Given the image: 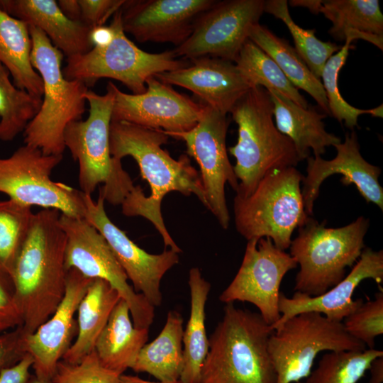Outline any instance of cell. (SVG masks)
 <instances>
[{
	"label": "cell",
	"mask_w": 383,
	"mask_h": 383,
	"mask_svg": "<svg viewBox=\"0 0 383 383\" xmlns=\"http://www.w3.org/2000/svg\"><path fill=\"white\" fill-rule=\"evenodd\" d=\"M190 60V66L154 77L192 91L204 104L226 114L252 88L233 62L211 57Z\"/></svg>",
	"instance_id": "cell-22"
},
{
	"label": "cell",
	"mask_w": 383,
	"mask_h": 383,
	"mask_svg": "<svg viewBox=\"0 0 383 383\" xmlns=\"http://www.w3.org/2000/svg\"><path fill=\"white\" fill-rule=\"evenodd\" d=\"M345 331L369 349L374 348L375 338L383 333V292L374 299L362 303L342 321Z\"/></svg>",
	"instance_id": "cell-38"
},
{
	"label": "cell",
	"mask_w": 383,
	"mask_h": 383,
	"mask_svg": "<svg viewBox=\"0 0 383 383\" xmlns=\"http://www.w3.org/2000/svg\"><path fill=\"white\" fill-rule=\"evenodd\" d=\"M264 12L283 21L292 36L294 49L314 76L321 79L327 60L341 46L334 43L322 41L316 37L314 29H304L295 23L290 16L287 0L265 1Z\"/></svg>",
	"instance_id": "cell-34"
},
{
	"label": "cell",
	"mask_w": 383,
	"mask_h": 383,
	"mask_svg": "<svg viewBox=\"0 0 383 383\" xmlns=\"http://www.w3.org/2000/svg\"><path fill=\"white\" fill-rule=\"evenodd\" d=\"M29 32L31 64L41 77L43 91L40 110L23 131V142L45 155H62L64 131L70 123L81 120L89 89L81 81L65 77L64 55L40 29L29 26Z\"/></svg>",
	"instance_id": "cell-6"
},
{
	"label": "cell",
	"mask_w": 383,
	"mask_h": 383,
	"mask_svg": "<svg viewBox=\"0 0 383 383\" xmlns=\"http://www.w3.org/2000/svg\"><path fill=\"white\" fill-rule=\"evenodd\" d=\"M62 12L70 20L82 21L81 7L78 0H59L57 1Z\"/></svg>",
	"instance_id": "cell-45"
},
{
	"label": "cell",
	"mask_w": 383,
	"mask_h": 383,
	"mask_svg": "<svg viewBox=\"0 0 383 383\" xmlns=\"http://www.w3.org/2000/svg\"><path fill=\"white\" fill-rule=\"evenodd\" d=\"M309 216L292 240L289 255L299 270L295 277V292L319 296L339 283L365 248L364 239L370 219L361 216L340 228H326Z\"/></svg>",
	"instance_id": "cell-7"
},
{
	"label": "cell",
	"mask_w": 383,
	"mask_h": 383,
	"mask_svg": "<svg viewBox=\"0 0 383 383\" xmlns=\"http://www.w3.org/2000/svg\"><path fill=\"white\" fill-rule=\"evenodd\" d=\"M120 377L101 363L94 350L77 363L61 360L51 383H121Z\"/></svg>",
	"instance_id": "cell-39"
},
{
	"label": "cell",
	"mask_w": 383,
	"mask_h": 383,
	"mask_svg": "<svg viewBox=\"0 0 383 383\" xmlns=\"http://www.w3.org/2000/svg\"><path fill=\"white\" fill-rule=\"evenodd\" d=\"M295 260L277 248L270 238L248 240L235 277L219 296L221 302H249L269 325L280 318L279 289L285 274L297 267Z\"/></svg>",
	"instance_id": "cell-14"
},
{
	"label": "cell",
	"mask_w": 383,
	"mask_h": 383,
	"mask_svg": "<svg viewBox=\"0 0 383 383\" xmlns=\"http://www.w3.org/2000/svg\"><path fill=\"white\" fill-rule=\"evenodd\" d=\"M190 314L183 332V367L179 379L183 383H200L201 369L209 351L205 327V308L211 289L210 283L198 267L189 273Z\"/></svg>",
	"instance_id": "cell-29"
},
{
	"label": "cell",
	"mask_w": 383,
	"mask_h": 383,
	"mask_svg": "<svg viewBox=\"0 0 383 383\" xmlns=\"http://www.w3.org/2000/svg\"><path fill=\"white\" fill-rule=\"evenodd\" d=\"M183 318L177 311L167 313L158 336L140 350L131 369L146 372L160 382L179 379L184 362Z\"/></svg>",
	"instance_id": "cell-30"
},
{
	"label": "cell",
	"mask_w": 383,
	"mask_h": 383,
	"mask_svg": "<svg viewBox=\"0 0 383 383\" xmlns=\"http://www.w3.org/2000/svg\"><path fill=\"white\" fill-rule=\"evenodd\" d=\"M149 328L133 325L127 303L120 299L98 337L94 351L106 368L123 374L132 367L141 348L146 344Z\"/></svg>",
	"instance_id": "cell-25"
},
{
	"label": "cell",
	"mask_w": 383,
	"mask_h": 383,
	"mask_svg": "<svg viewBox=\"0 0 383 383\" xmlns=\"http://www.w3.org/2000/svg\"><path fill=\"white\" fill-rule=\"evenodd\" d=\"M365 349L362 343L345 331L342 322L312 311L289 318L274 330L268 340L277 383L306 378L321 352Z\"/></svg>",
	"instance_id": "cell-10"
},
{
	"label": "cell",
	"mask_w": 383,
	"mask_h": 383,
	"mask_svg": "<svg viewBox=\"0 0 383 383\" xmlns=\"http://www.w3.org/2000/svg\"><path fill=\"white\" fill-rule=\"evenodd\" d=\"M304 177L295 167L274 170L248 196L235 195L237 231L247 240L270 238L277 248L288 249L294 231L309 217L301 194Z\"/></svg>",
	"instance_id": "cell-8"
},
{
	"label": "cell",
	"mask_w": 383,
	"mask_h": 383,
	"mask_svg": "<svg viewBox=\"0 0 383 383\" xmlns=\"http://www.w3.org/2000/svg\"><path fill=\"white\" fill-rule=\"evenodd\" d=\"M32 357L26 354L15 365L0 373V383H27L30 378V369L33 367Z\"/></svg>",
	"instance_id": "cell-43"
},
{
	"label": "cell",
	"mask_w": 383,
	"mask_h": 383,
	"mask_svg": "<svg viewBox=\"0 0 383 383\" xmlns=\"http://www.w3.org/2000/svg\"><path fill=\"white\" fill-rule=\"evenodd\" d=\"M273 104L275 126L293 143L300 161L306 160L311 150L321 156L326 148L341 142L335 135L326 131L323 119L326 114L313 107L304 108L274 90H267Z\"/></svg>",
	"instance_id": "cell-24"
},
{
	"label": "cell",
	"mask_w": 383,
	"mask_h": 383,
	"mask_svg": "<svg viewBox=\"0 0 383 383\" xmlns=\"http://www.w3.org/2000/svg\"><path fill=\"white\" fill-rule=\"evenodd\" d=\"M113 32L111 26H100L91 29L89 39L93 47L107 45L113 38Z\"/></svg>",
	"instance_id": "cell-44"
},
{
	"label": "cell",
	"mask_w": 383,
	"mask_h": 383,
	"mask_svg": "<svg viewBox=\"0 0 383 383\" xmlns=\"http://www.w3.org/2000/svg\"><path fill=\"white\" fill-rule=\"evenodd\" d=\"M0 8L28 26L40 29L66 57L92 49L91 28L69 19L55 0H0Z\"/></svg>",
	"instance_id": "cell-23"
},
{
	"label": "cell",
	"mask_w": 383,
	"mask_h": 383,
	"mask_svg": "<svg viewBox=\"0 0 383 383\" xmlns=\"http://www.w3.org/2000/svg\"><path fill=\"white\" fill-rule=\"evenodd\" d=\"M115 84L109 82L104 94L88 90L89 104L85 120L70 123L63 133L65 148L79 164L80 191L91 195L100 184L99 194L111 204L121 205L135 186L121 161L112 157L109 129L115 99Z\"/></svg>",
	"instance_id": "cell-5"
},
{
	"label": "cell",
	"mask_w": 383,
	"mask_h": 383,
	"mask_svg": "<svg viewBox=\"0 0 383 383\" xmlns=\"http://www.w3.org/2000/svg\"><path fill=\"white\" fill-rule=\"evenodd\" d=\"M382 356L383 351L374 348L326 353L304 383H357L371 362Z\"/></svg>",
	"instance_id": "cell-35"
},
{
	"label": "cell",
	"mask_w": 383,
	"mask_h": 383,
	"mask_svg": "<svg viewBox=\"0 0 383 383\" xmlns=\"http://www.w3.org/2000/svg\"><path fill=\"white\" fill-rule=\"evenodd\" d=\"M21 327L0 334V373L17 363L25 355L21 350Z\"/></svg>",
	"instance_id": "cell-42"
},
{
	"label": "cell",
	"mask_w": 383,
	"mask_h": 383,
	"mask_svg": "<svg viewBox=\"0 0 383 383\" xmlns=\"http://www.w3.org/2000/svg\"><path fill=\"white\" fill-rule=\"evenodd\" d=\"M273 331L259 313L226 304L209 339L200 383H277L268 350Z\"/></svg>",
	"instance_id": "cell-3"
},
{
	"label": "cell",
	"mask_w": 383,
	"mask_h": 383,
	"mask_svg": "<svg viewBox=\"0 0 383 383\" xmlns=\"http://www.w3.org/2000/svg\"><path fill=\"white\" fill-rule=\"evenodd\" d=\"M248 39L265 51L277 65L289 82L297 89L308 93L326 115H331L326 93L321 79L311 72L296 50L266 26H252Z\"/></svg>",
	"instance_id": "cell-31"
},
{
	"label": "cell",
	"mask_w": 383,
	"mask_h": 383,
	"mask_svg": "<svg viewBox=\"0 0 383 383\" xmlns=\"http://www.w3.org/2000/svg\"><path fill=\"white\" fill-rule=\"evenodd\" d=\"M27 383H51V382L42 379L35 376H33L30 377V379Z\"/></svg>",
	"instance_id": "cell-49"
},
{
	"label": "cell",
	"mask_w": 383,
	"mask_h": 383,
	"mask_svg": "<svg viewBox=\"0 0 383 383\" xmlns=\"http://www.w3.org/2000/svg\"><path fill=\"white\" fill-rule=\"evenodd\" d=\"M121 383H183L180 379L170 382H150L141 379L137 376L121 374Z\"/></svg>",
	"instance_id": "cell-48"
},
{
	"label": "cell",
	"mask_w": 383,
	"mask_h": 383,
	"mask_svg": "<svg viewBox=\"0 0 383 383\" xmlns=\"http://www.w3.org/2000/svg\"><path fill=\"white\" fill-rule=\"evenodd\" d=\"M146 91L126 94L116 85L111 121H126L168 133L188 131L196 126L204 104L175 91L155 77L146 81Z\"/></svg>",
	"instance_id": "cell-17"
},
{
	"label": "cell",
	"mask_w": 383,
	"mask_h": 383,
	"mask_svg": "<svg viewBox=\"0 0 383 383\" xmlns=\"http://www.w3.org/2000/svg\"><path fill=\"white\" fill-rule=\"evenodd\" d=\"M31 49L29 26L0 8V62L18 89L42 98L43 81L31 64Z\"/></svg>",
	"instance_id": "cell-28"
},
{
	"label": "cell",
	"mask_w": 383,
	"mask_h": 383,
	"mask_svg": "<svg viewBox=\"0 0 383 383\" xmlns=\"http://www.w3.org/2000/svg\"><path fill=\"white\" fill-rule=\"evenodd\" d=\"M169 136L162 130L150 128L126 121H111L109 147L112 157L121 160L131 156L137 162L141 176L150 187L151 194L145 196L137 206L135 216L150 221L163 239L165 248L182 252L169 233L161 213V202L171 192L189 196H196L206 206L205 194L196 170L187 155L174 160L162 148Z\"/></svg>",
	"instance_id": "cell-2"
},
{
	"label": "cell",
	"mask_w": 383,
	"mask_h": 383,
	"mask_svg": "<svg viewBox=\"0 0 383 383\" xmlns=\"http://www.w3.org/2000/svg\"><path fill=\"white\" fill-rule=\"evenodd\" d=\"M22 324L11 279L0 271V334L21 327Z\"/></svg>",
	"instance_id": "cell-40"
},
{
	"label": "cell",
	"mask_w": 383,
	"mask_h": 383,
	"mask_svg": "<svg viewBox=\"0 0 383 383\" xmlns=\"http://www.w3.org/2000/svg\"><path fill=\"white\" fill-rule=\"evenodd\" d=\"M33 215L31 206L9 199L0 200V271L9 276Z\"/></svg>",
	"instance_id": "cell-36"
},
{
	"label": "cell",
	"mask_w": 383,
	"mask_h": 383,
	"mask_svg": "<svg viewBox=\"0 0 383 383\" xmlns=\"http://www.w3.org/2000/svg\"><path fill=\"white\" fill-rule=\"evenodd\" d=\"M84 218L106 239L116 260L123 269L134 290L141 294L152 306L162 301L160 282L172 267L179 262V253L169 249L160 254H150L138 246L124 231L108 217L104 199L96 200L83 193Z\"/></svg>",
	"instance_id": "cell-16"
},
{
	"label": "cell",
	"mask_w": 383,
	"mask_h": 383,
	"mask_svg": "<svg viewBox=\"0 0 383 383\" xmlns=\"http://www.w3.org/2000/svg\"><path fill=\"white\" fill-rule=\"evenodd\" d=\"M370 378L367 383L383 382V356L375 358L369 367Z\"/></svg>",
	"instance_id": "cell-46"
},
{
	"label": "cell",
	"mask_w": 383,
	"mask_h": 383,
	"mask_svg": "<svg viewBox=\"0 0 383 383\" xmlns=\"http://www.w3.org/2000/svg\"><path fill=\"white\" fill-rule=\"evenodd\" d=\"M333 147L337 154L332 160H324L321 156H309L306 159V175L301 188L306 213L312 216L322 182L335 174H343L340 182L343 185L354 184L366 202L377 205L382 211L383 189L379 182L381 168L363 158L355 131L345 133L344 141Z\"/></svg>",
	"instance_id": "cell-20"
},
{
	"label": "cell",
	"mask_w": 383,
	"mask_h": 383,
	"mask_svg": "<svg viewBox=\"0 0 383 383\" xmlns=\"http://www.w3.org/2000/svg\"><path fill=\"white\" fill-rule=\"evenodd\" d=\"M10 73L0 62V140L11 141L40 110L42 98L18 89Z\"/></svg>",
	"instance_id": "cell-33"
},
{
	"label": "cell",
	"mask_w": 383,
	"mask_h": 383,
	"mask_svg": "<svg viewBox=\"0 0 383 383\" xmlns=\"http://www.w3.org/2000/svg\"><path fill=\"white\" fill-rule=\"evenodd\" d=\"M372 279L378 284L383 282V251L365 247L350 272L336 285L325 293L311 296L295 292L291 298L280 292L279 319L271 326L273 330L289 318L305 312L319 313L326 318L342 322L363 301L353 298L355 289L365 279Z\"/></svg>",
	"instance_id": "cell-21"
},
{
	"label": "cell",
	"mask_w": 383,
	"mask_h": 383,
	"mask_svg": "<svg viewBox=\"0 0 383 383\" xmlns=\"http://www.w3.org/2000/svg\"><path fill=\"white\" fill-rule=\"evenodd\" d=\"M60 213L52 209L34 213L11 270L23 335L33 333L45 323L65 295L66 235L60 224Z\"/></svg>",
	"instance_id": "cell-1"
},
{
	"label": "cell",
	"mask_w": 383,
	"mask_h": 383,
	"mask_svg": "<svg viewBox=\"0 0 383 383\" xmlns=\"http://www.w3.org/2000/svg\"><path fill=\"white\" fill-rule=\"evenodd\" d=\"M107 282L93 279L77 309V334L62 360L77 363L94 350L95 343L121 299Z\"/></svg>",
	"instance_id": "cell-27"
},
{
	"label": "cell",
	"mask_w": 383,
	"mask_h": 383,
	"mask_svg": "<svg viewBox=\"0 0 383 383\" xmlns=\"http://www.w3.org/2000/svg\"><path fill=\"white\" fill-rule=\"evenodd\" d=\"M60 224L66 235L67 271L75 269L88 278L107 282L127 303L133 325L149 328L153 322L155 307L128 283L126 274L104 236L84 217L60 213Z\"/></svg>",
	"instance_id": "cell-12"
},
{
	"label": "cell",
	"mask_w": 383,
	"mask_h": 383,
	"mask_svg": "<svg viewBox=\"0 0 383 383\" xmlns=\"http://www.w3.org/2000/svg\"><path fill=\"white\" fill-rule=\"evenodd\" d=\"M353 41L354 40L350 38L345 40L340 49L327 60L321 76L331 116H333L340 123L344 122L345 126L353 131L358 126L359 116L367 113L374 117L382 118L383 115L382 104L371 109H357L348 104L339 91L338 74L346 61Z\"/></svg>",
	"instance_id": "cell-37"
},
{
	"label": "cell",
	"mask_w": 383,
	"mask_h": 383,
	"mask_svg": "<svg viewBox=\"0 0 383 383\" xmlns=\"http://www.w3.org/2000/svg\"><path fill=\"white\" fill-rule=\"evenodd\" d=\"M320 13L332 26L338 41L364 40L383 50V15L378 0H324Z\"/></svg>",
	"instance_id": "cell-26"
},
{
	"label": "cell",
	"mask_w": 383,
	"mask_h": 383,
	"mask_svg": "<svg viewBox=\"0 0 383 383\" xmlns=\"http://www.w3.org/2000/svg\"><path fill=\"white\" fill-rule=\"evenodd\" d=\"M323 0H291L288 4L292 6H299L307 9L313 14L320 13Z\"/></svg>",
	"instance_id": "cell-47"
},
{
	"label": "cell",
	"mask_w": 383,
	"mask_h": 383,
	"mask_svg": "<svg viewBox=\"0 0 383 383\" xmlns=\"http://www.w3.org/2000/svg\"><path fill=\"white\" fill-rule=\"evenodd\" d=\"M230 113L238 125L237 143L228 148L235 159L236 195L248 196L270 172L301 162L293 143L273 121V104L266 89L250 88Z\"/></svg>",
	"instance_id": "cell-4"
},
{
	"label": "cell",
	"mask_w": 383,
	"mask_h": 383,
	"mask_svg": "<svg viewBox=\"0 0 383 383\" xmlns=\"http://www.w3.org/2000/svg\"><path fill=\"white\" fill-rule=\"evenodd\" d=\"M215 0H126L121 22L125 33L140 43L182 45L201 14Z\"/></svg>",
	"instance_id": "cell-19"
},
{
	"label": "cell",
	"mask_w": 383,
	"mask_h": 383,
	"mask_svg": "<svg viewBox=\"0 0 383 383\" xmlns=\"http://www.w3.org/2000/svg\"><path fill=\"white\" fill-rule=\"evenodd\" d=\"M229 123L227 114L204 104L201 118L192 129L179 133L162 131L167 135L185 143L187 153L196 160L200 168L206 207L225 230L230 222L225 185L228 183L235 192L238 187V180L227 153Z\"/></svg>",
	"instance_id": "cell-13"
},
{
	"label": "cell",
	"mask_w": 383,
	"mask_h": 383,
	"mask_svg": "<svg viewBox=\"0 0 383 383\" xmlns=\"http://www.w3.org/2000/svg\"><path fill=\"white\" fill-rule=\"evenodd\" d=\"M92 279L75 269L67 270L65 295L53 314L33 333H22L21 350L32 357L35 377L51 382L58 362L77 334L74 316Z\"/></svg>",
	"instance_id": "cell-18"
},
{
	"label": "cell",
	"mask_w": 383,
	"mask_h": 383,
	"mask_svg": "<svg viewBox=\"0 0 383 383\" xmlns=\"http://www.w3.org/2000/svg\"><path fill=\"white\" fill-rule=\"evenodd\" d=\"M121 9L113 16L110 26L113 36L107 45L66 57L62 69L66 79L81 81L88 87L101 78H111L121 82L133 94H140L146 91L148 78L189 65L185 59L179 60L172 50L150 53L140 49L126 35Z\"/></svg>",
	"instance_id": "cell-9"
},
{
	"label": "cell",
	"mask_w": 383,
	"mask_h": 383,
	"mask_svg": "<svg viewBox=\"0 0 383 383\" xmlns=\"http://www.w3.org/2000/svg\"><path fill=\"white\" fill-rule=\"evenodd\" d=\"M264 0L216 1L174 54L182 59L211 57L235 62L251 27L264 13Z\"/></svg>",
	"instance_id": "cell-15"
},
{
	"label": "cell",
	"mask_w": 383,
	"mask_h": 383,
	"mask_svg": "<svg viewBox=\"0 0 383 383\" xmlns=\"http://www.w3.org/2000/svg\"><path fill=\"white\" fill-rule=\"evenodd\" d=\"M62 160V155H45L24 144L9 157L0 158V192L26 206L84 217L83 193L51 179L52 170Z\"/></svg>",
	"instance_id": "cell-11"
},
{
	"label": "cell",
	"mask_w": 383,
	"mask_h": 383,
	"mask_svg": "<svg viewBox=\"0 0 383 383\" xmlns=\"http://www.w3.org/2000/svg\"><path fill=\"white\" fill-rule=\"evenodd\" d=\"M251 87L274 90L299 106L307 108L308 101L286 77L275 62L250 40H247L234 62Z\"/></svg>",
	"instance_id": "cell-32"
},
{
	"label": "cell",
	"mask_w": 383,
	"mask_h": 383,
	"mask_svg": "<svg viewBox=\"0 0 383 383\" xmlns=\"http://www.w3.org/2000/svg\"><path fill=\"white\" fill-rule=\"evenodd\" d=\"M126 0H78L81 21L90 28L104 25L118 11Z\"/></svg>",
	"instance_id": "cell-41"
}]
</instances>
